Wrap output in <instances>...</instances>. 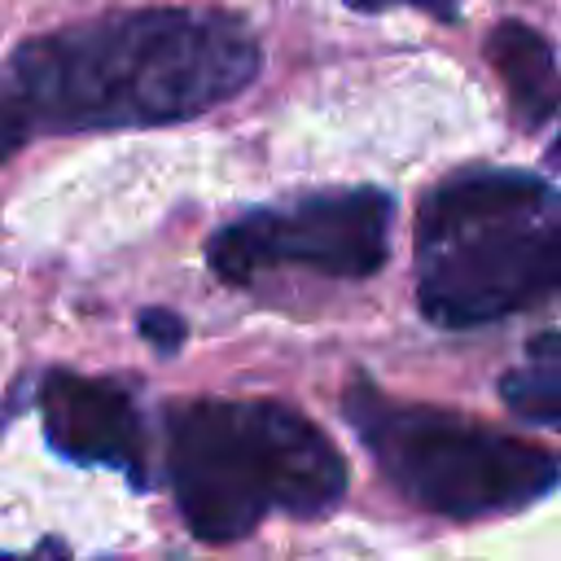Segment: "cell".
I'll list each match as a JSON object with an SVG mask.
<instances>
[{
    "label": "cell",
    "mask_w": 561,
    "mask_h": 561,
    "mask_svg": "<svg viewBox=\"0 0 561 561\" xmlns=\"http://www.w3.org/2000/svg\"><path fill=\"white\" fill-rule=\"evenodd\" d=\"M561 298V188L517 167L438 180L416 210V307L478 329Z\"/></svg>",
    "instance_id": "3957f363"
},
{
    "label": "cell",
    "mask_w": 561,
    "mask_h": 561,
    "mask_svg": "<svg viewBox=\"0 0 561 561\" xmlns=\"http://www.w3.org/2000/svg\"><path fill=\"white\" fill-rule=\"evenodd\" d=\"M0 561H70V548L48 535L31 548H0Z\"/></svg>",
    "instance_id": "8fae6325"
},
{
    "label": "cell",
    "mask_w": 561,
    "mask_h": 561,
    "mask_svg": "<svg viewBox=\"0 0 561 561\" xmlns=\"http://www.w3.org/2000/svg\"><path fill=\"white\" fill-rule=\"evenodd\" d=\"M342 416L386 486L447 522L508 517L561 486V456L465 412L386 394L368 377L342 390Z\"/></svg>",
    "instance_id": "277c9868"
},
{
    "label": "cell",
    "mask_w": 561,
    "mask_h": 561,
    "mask_svg": "<svg viewBox=\"0 0 561 561\" xmlns=\"http://www.w3.org/2000/svg\"><path fill=\"white\" fill-rule=\"evenodd\" d=\"M39 421L48 447L70 465H96L149 486V438L131 386L53 368L39 381Z\"/></svg>",
    "instance_id": "8992f818"
},
{
    "label": "cell",
    "mask_w": 561,
    "mask_h": 561,
    "mask_svg": "<svg viewBox=\"0 0 561 561\" xmlns=\"http://www.w3.org/2000/svg\"><path fill=\"white\" fill-rule=\"evenodd\" d=\"M543 167H548L552 175H561V131H557V140L548 145V153H543Z\"/></svg>",
    "instance_id": "7c38bea8"
},
{
    "label": "cell",
    "mask_w": 561,
    "mask_h": 561,
    "mask_svg": "<svg viewBox=\"0 0 561 561\" xmlns=\"http://www.w3.org/2000/svg\"><path fill=\"white\" fill-rule=\"evenodd\" d=\"M162 465L180 522L202 543H237L276 513L324 517L351 482L337 443L280 399L167 403Z\"/></svg>",
    "instance_id": "7a4b0ae2"
},
{
    "label": "cell",
    "mask_w": 561,
    "mask_h": 561,
    "mask_svg": "<svg viewBox=\"0 0 561 561\" xmlns=\"http://www.w3.org/2000/svg\"><path fill=\"white\" fill-rule=\"evenodd\" d=\"M140 337L158 351V355H175L180 346H184V320L175 316V311H162V307H149V311H140Z\"/></svg>",
    "instance_id": "9c48e42d"
},
{
    "label": "cell",
    "mask_w": 561,
    "mask_h": 561,
    "mask_svg": "<svg viewBox=\"0 0 561 561\" xmlns=\"http://www.w3.org/2000/svg\"><path fill=\"white\" fill-rule=\"evenodd\" d=\"M259 66L254 35L215 9H127L44 31L0 61V162L35 136L197 118Z\"/></svg>",
    "instance_id": "6da1fadb"
},
{
    "label": "cell",
    "mask_w": 561,
    "mask_h": 561,
    "mask_svg": "<svg viewBox=\"0 0 561 561\" xmlns=\"http://www.w3.org/2000/svg\"><path fill=\"white\" fill-rule=\"evenodd\" d=\"M394 197L381 188H320L289 202L254 206L206 241V263L224 285H259L267 272H316L364 280L390 254Z\"/></svg>",
    "instance_id": "5b68a950"
},
{
    "label": "cell",
    "mask_w": 561,
    "mask_h": 561,
    "mask_svg": "<svg viewBox=\"0 0 561 561\" xmlns=\"http://www.w3.org/2000/svg\"><path fill=\"white\" fill-rule=\"evenodd\" d=\"M486 57L500 70L517 127H543L561 105V70L552 44L526 22H500L486 35Z\"/></svg>",
    "instance_id": "52a82bcc"
},
{
    "label": "cell",
    "mask_w": 561,
    "mask_h": 561,
    "mask_svg": "<svg viewBox=\"0 0 561 561\" xmlns=\"http://www.w3.org/2000/svg\"><path fill=\"white\" fill-rule=\"evenodd\" d=\"M504 408L543 430H561V329H543L522 346V359L500 377Z\"/></svg>",
    "instance_id": "ba28073f"
},
{
    "label": "cell",
    "mask_w": 561,
    "mask_h": 561,
    "mask_svg": "<svg viewBox=\"0 0 561 561\" xmlns=\"http://www.w3.org/2000/svg\"><path fill=\"white\" fill-rule=\"evenodd\" d=\"M351 9L359 13H381V9H421V13H434V18H456L460 0H346Z\"/></svg>",
    "instance_id": "30bf717a"
}]
</instances>
